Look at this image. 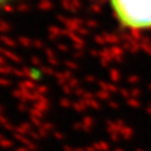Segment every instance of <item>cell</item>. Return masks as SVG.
<instances>
[{
  "mask_svg": "<svg viewBox=\"0 0 151 151\" xmlns=\"http://www.w3.org/2000/svg\"><path fill=\"white\" fill-rule=\"evenodd\" d=\"M10 0H0V6H3V5H5L6 3H9Z\"/></svg>",
  "mask_w": 151,
  "mask_h": 151,
  "instance_id": "7a4b0ae2",
  "label": "cell"
},
{
  "mask_svg": "<svg viewBox=\"0 0 151 151\" xmlns=\"http://www.w3.org/2000/svg\"><path fill=\"white\" fill-rule=\"evenodd\" d=\"M119 24L130 32L151 30V0H110Z\"/></svg>",
  "mask_w": 151,
  "mask_h": 151,
  "instance_id": "6da1fadb",
  "label": "cell"
}]
</instances>
